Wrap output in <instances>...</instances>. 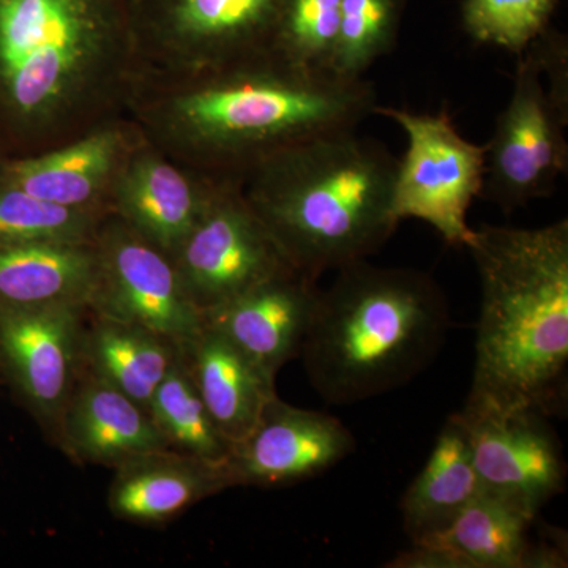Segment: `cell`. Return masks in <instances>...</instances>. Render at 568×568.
Returning a JSON list of instances; mask_svg holds the SVG:
<instances>
[{
  "mask_svg": "<svg viewBox=\"0 0 568 568\" xmlns=\"http://www.w3.org/2000/svg\"><path fill=\"white\" fill-rule=\"evenodd\" d=\"M372 82L310 70L268 51L215 69L142 70L126 104L142 138L220 183H244L275 153L357 130L375 115Z\"/></svg>",
  "mask_w": 568,
  "mask_h": 568,
  "instance_id": "obj_1",
  "label": "cell"
},
{
  "mask_svg": "<svg viewBox=\"0 0 568 568\" xmlns=\"http://www.w3.org/2000/svg\"><path fill=\"white\" fill-rule=\"evenodd\" d=\"M129 0H0V151L37 155L126 115Z\"/></svg>",
  "mask_w": 568,
  "mask_h": 568,
  "instance_id": "obj_2",
  "label": "cell"
},
{
  "mask_svg": "<svg viewBox=\"0 0 568 568\" xmlns=\"http://www.w3.org/2000/svg\"><path fill=\"white\" fill-rule=\"evenodd\" d=\"M466 248L481 286L466 405L551 416L567 386L568 220L536 230L481 224Z\"/></svg>",
  "mask_w": 568,
  "mask_h": 568,
  "instance_id": "obj_3",
  "label": "cell"
},
{
  "mask_svg": "<svg viewBox=\"0 0 568 568\" xmlns=\"http://www.w3.org/2000/svg\"><path fill=\"white\" fill-rule=\"evenodd\" d=\"M396 164L386 145L342 130L275 153L242 192L287 263L320 280L368 260L395 233Z\"/></svg>",
  "mask_w": 568,
  "mask_h": 568,
  "instance_id": "obj_4",
  "label": "cell"
},
{
  "mask_svg": "<svg viewBox=\"0 0 568 568\" xmlns=\"http://www.w3.org/2000/svg\"><path fill=\"white\" fill-rule=\"evenodd\" d=\"M448 325L446 295L432 276L358 261L321 290L301 357L325 402L353 405L420 375L446 342Z\"/></svg>",
  "mask_w": 568,
  "mask_h": 568,
  "instance_id": "obj_5",
  "label": "cell"
},
{
  "mask_svg": "<svg viewBox=\"0 0 568 568\" xmlns=\"http://www.w3.org/2000/svg\"><path fill=\"white\" fill-rule=\"evenodd\" d=\"M282 0H129L142 70L215 69L271 51Z\"/></svg>",
  "mask_w": 568,
  "mask_h": 568,
  "instance_id": "obj_6",
  "label": "cell"
},
{
  "mask_svg": "<svg viewBox=\"0 0 568 568\" xmlns=\"http://www.w3.org/2000/svg\"><path fill=\"white\" fill-rule=\"evenodd\" d=\"M375 115L394 121L407 138L395 171L396 220H420L448 245L466 248L474 234L467 211L484 186L487 144L467 141L446 110L429 114L377 104Z\"/></svg>",
  "mask_w": 568,
  "mask_h": 568,
  "instance_id": "obj_7",
  "label": "cell"
},
{
  "mask_svg": "<svg viewBox=\"0 0 568 568\" xmlns=\"http://www.w3.org/2000/svg\"><path fill=\"white\" fill-rule=\"evenodd\" d=\"M518 59L514 91L487 142L480 193L506 213L549 196L568 171V111L549 97L532 48Z\"/></svg>",
  "mask_w": 568,
  "mask_h": 568,
  "instance_id": "obj_8",
  "label": "cell"
},
{
  "mask_svg": "<svg viewBox=\"0 0 568 568\" xmlns=\"http://www.w3.org/2000/svg\"><path fill=\"white\" fill-rule=\"evenodd\" d=\"M171 257L186 297L203 316L294 268L250 207L241 183H224Z\"/></svg>",
  "mask_w": 568,
  "mask_h": 568,
  "instance_id": "obj_9",
  "label": "cell"
},
{
  "mask_svg": "<svg viewBox=\"0 0 568 568\" xmlns=\"http://www.w3.org/2000/svg\"><path fill=\"white\" fill-rule=\"evenodd\" d=\"M99 280L91 312L149 328L185 349L204 327L179 278L173 257L108 215L93 241Z\"/></svg>",
  "mask_w": 568,
  "mask_h": 568,
  "instance_id": "obj_10",
  "label": "cell"
},
{
  "mask_svg": "<svg viewBox=\"0 0 568 568\" xmlns=\"http://www.w3.org/2000/svg\"><path fill=\"white\" fill-rule=\"evenodd\" d=\"M480 489L537 517L566 487L562 444L532 407L466 405L462 410Z\"/></svg>",
  "mask_w": 568,
  "mask_h": 568,
  "instance_id": "obj_11",
  "label": "cell"
},
{
  "mask_svg": "<svg viewBox=\"0 0 568 568\" xmlns=\"http://www.w3.org/2000/svg\"><path fill=\"white\" fill-rule=\"evenodd\" d=\"M89 308H0V366L41 424L58 433L82 372Z\"/></svg>",
  "mask_w": 568,
  "mask_h": 568,
  "instance_id": "obj_12",
  "label": "cell"
},
{
  "mask_svg": "<svg viewBox=\"0 0 568 568\" xmlns=\"http://www.w3.org/2000/svg\"><path fill=\"white\" fill-rule=\"evenodd\" d=\"M355 450L339 418L304 409L275 396L253 432L233 447L234 487L276 488L321 476Z\"/></svg>",
  "mask_w": 568,
  "mask_h": 568,
  "instance_id": "obj_13",
  "label": "cell"
},
{
  "mask_svg": "<svg viewBox=\"0 0 568 568\" xmlns=\"http://www.w3.org/2000/svg\"><path fill=\"white\" fill-rule=\"evenodd\" d=\"M141 141L132 119L122 115L50 151L7 159L0 182L48 203L108 215L112 185Z\"/></svg>",
  "mask_w": 568,
  "mask_h": 568,
  "instance_id": "obj_14",
  "label": "cell"
},
{
  "mask_svg": "<svg viewBox=\"0 0 568 568\" xmlns=\"http://www.w3.org/2000/svg\"><path fill=\"white\" fill-rule=\"evenodd\" d=\"M224 183L182 166L142 138L110 194V213L173 256Z\"/></svg>",
  "mask_w": 568,
  "mask_h": 568,
  "instance_id": "obj_15",
  "label": "cell"
},
{
  "mask_svg": "<svg viewBox=\"0 0 568 568\" xmlns=\"http://www.w3.org/2000/svg\"><path fill=\"white\" fill-rule=\"evenodd\" d=\"M317 280L286 268L204 315V324L226 336L271 377L298 357L315 316Z\"/></svg>",
  "mask_w": 568,
  "mask_h": 568,
  "instance_id": "obj_16",
  "label": "cell"
},
{
  "mask_svg": "<svg viewBox=\"0 0 568 568\" xmlns=\"http://www.w3.org/2000/svg\"><path fill=\"white\" fill-rule=\"evenodd\" d=\"M108 507L134 525H162L207 497L233 488L230 465H213L173 448L148 452L115 466Z\"/></svg>",
  "mask_w": 568,
  "mask_h": 568,
  "instance_id": "obj_17",
  "label": "cell"
},
{
  "mask_svg": "<svg viewBox=\"0 0 568 568\" xmlns=\"http://www.w3.org/2000/svg\"><path fill=\"white\" fill-rule=\"evenodd\" d=\"M82 373L55 433L67 454L80 463L115 467L136 455L170 448L144 406Z\"/></svg>",
  "mask_w": 568,
  "mask_h": 568,
  "instance_id": "obj_18",
  "label": "cell"
},
{
  "mask_svg": "<svg viewBox=\"0 0 568 568\" xmlns=\"http://www.w3.org/2000/svg\"><path fill=\"white\" fill-rule=\"evenodd\" d=\"M182 355L216 428L231 446H237L278 396L274 377L205 324Z\"/></svg>",
  "mask_w": 568,
  "mask_h": 568,
  "instance_id": "obj_19",
  "label": "cell"
},
{
  "mask_svg": "<svg viewBox=\"0 0 568 568\" xmlns=\"http://www.w3.org/2000/svg\"><path fill=\"white\" fill-rule=\"evenodd\" d=\"M97 280L93 242L0 248V308H91Z\"/></svg>",
  "mask_w": 568,
  "mask_h": 568,
  "instance_id": "obj_20",
  "label": "cell"
},
{
  "mask_svg": "<svg viewBox=\"0 0 568 568\" xmlns=\"http://www.w3.org/2000/svg\"><path fill=\"white\" fill-rule=\"evenodd\" d=\"M91 315L92 324L84 325L82 334V369L149 410L156 388L181 358L182 347L141 325Z\"/></svg>",
  "mask_w": 568,
  "mask_h": 568,
  "instance_id": "obj_21",
  "label": "cell"
},
{
  "mask_svg": "<svg viewBox=\"0 0 568 568\" xmlns=\"http://www.w3.org/2000/svg\"><path fill=\"white\" fill-rule=\"evenodd\" d=\"M480 491L465 418L462 413L452 414L424 469L399 503L403 528L410 541L446 529Z\"/></svg>",
  "mask_w": 568,
  "mask_h": 568,
  "instance_id": "obj_22",
  "label": "cell"
},
{
  "mask_svg": "<svg viewBox=\"0 0 568 568\" xmlns=\"http://www.w3.org/2000/svg\"><path fill=\"white\" fill-rule=\"evenodd\" d=\"M536 519L480 491L446 529L418 541L436 545L458 568H523Z\"/></svg>",
  "mask_w": 568,
  "mask_h": 568,
  "instance_id": "obj_23",
  "label": "cell"
},
{
  "mask_svg": "<svg viewBox=\"0 0 568 568\" xmlns=\"http://www.w3.org/2000/svg\"><path fill=\"white\" fill-rule=\"evenodd\" d=\"M149 413L168 447L213 465H230L233 446L212 420L182 354L153 394Z\"/></svg>",
  "mask_w": 568,
  "mask_h": 568,
  "instance_id": "obj_24",
  "label": "cell"
},
{
  "mask_svg": "<svg viewBox=\"0 0 568 568\" xmlns=\"http://www.w3.org/2000/svg\"><path fill=\"white\" fill-rule=\"evenodd\" d=\"M108 215L48 203L18 186L0 182V248L29 244H91Z\"/></svg>",
  "mask_w": 568,
  "mask_h": 568,
  "instance_id": "obj_25",
  "label": "cell"
},
{
  "mask_svg": "<svg viewBox=\"0 0 568 568\" xmlns=\"http://www.w3.org/2000/svg\"><path fill=\"white\" fill-rule=\"evenodd\" d=\"M407 0H342L332 71L364 78L373 63L394 50Z\"/></svg>",
  "mask_w": 568,
  "mask_h": 568,
  "instance_id": "obj_26",
  "label": "cell"
},
{
  "mask_svg": "<svg viewBox=\"0 0 568 568\" xmlns=\"http://www.w3.org/2000/svg\"><path fill=\"white\" fill-rule=\"evenodd\" d=\"M342 0H282L271 51L310 70L332 71Z\"/></svg>",
  "mask_w": 568,
  "mask_h": 568,
  "instance_id": "obj_27",
  "label": "cell"
},
{
  "mask_svg": "<svg viewBox=\"0 0 568 568\" xmlns=\"http://www.w3.org/2000/svg\"><path fill=\"white\" fill-rule=\"evenodd\" d=\"M559 0H462L467 36L480 44L521 55L551 28Z\"/></svg>",
  "mask_w": 568,
  "mask_h": 568,
  "instance_id": "obj_28",
  "label": "cell"
},
{
  "mask_svg": "<svg viewBox=\"0 0 568 568\" xmlns=\"http://www.w3.org/2000/svg\"><path fill=\"white\" fill-rule=\"evenodd\" d=\"M6 155H3L2 151H0V166H2V163L6 162Z\"/></svg>",
  "mask_w": 568,
  "mask_h": 568,
  "instance_id": "obj_29",
  "label": "cell"
}]
</instances>
